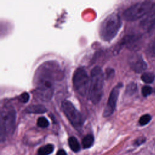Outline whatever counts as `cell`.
<instances>
[{"label": "cell", "instance_id": "1", "mask_svg": "<svg viewBox=\"0 0 155 155\" xmlns=\"http://www.w3.org/2000/svg\"><path fill=\"white\" fill-rule=\"evenodd\" d=\"M57 65L48 62L43 64L37 70L35 74L36 94L42 100H49L53 94V81L59 78V72Z\"/></svg>", "mask_w": 155, "mask_h": 155}, {"label": "cell", "instance_id": "2", "mask_svg": "<svg viewBox=\"0 0 155 155\" xmlns=\"http://www.w3.org/2000/svg\"><path fill=\"white\" fill-rule=\"evenodd\" d=\"M122 26L120 16L113 13L106 16L101 22L99 27V35L102 40L110 42L117 35Z\"/></svg>", "mask_w": 155, "mask_h": 155}, {"label": "cell", "instance_id": "3", "mask_svg": "<svg viewBox=\"0 0 155 155\" xmlns=\"http://www.w3.org/2000/svg\"><path fill=\"white\" fill-rule=\"evenodd\" d=\"M104 75L100 67H94L91 71L89 99L93 104L98 103L103 94Z\"/></svg>", "mask_w": 155, "mask_h": 155}, {"label": "cell", "instance_id": "4", "mask_svg": "<svg viewBox=\"0 0 155 155\" xmlns=\"http://www.w3.org/2000/svg\"><path fill=\"white\" fill-rule=\"evenodd\" d=\"M153 8V4L150 1L138 2L125 10L123 18L127 21H134L148 14Z\"/></svg>", "mask_w": 155, "mask_h": 155}, {"label": "cell", "instance_id": "5", "mask_svg": "<svg viewBox=\"0 0 155 155\" xmlns=\"http://www.w3.org/2000/svg\"><path fill=\"white\" fill-rule=\"evenodd\" d=\"M16 114L14 108L10 106L4 107L1 112V139L11 134L15 129Z\"/></svg>", "mask_w": 155, "mask_h": 155}, {"label": "cell", "instance_id": "6", "mask_svg": "<svg viewBox=\"0 0 155 155\" xmlns=\"http://www.w3.org/2000/svg\"><path fill=\"white\" fill-rule=\"evenodd\" d=\"M72 82L73 88L78 93L82 96L88 94L90 78L84 68L79 67L74 71Z\"/></svg>", "mask_w": 155, "mask_h": 155}, {"label": "cell", "instance_id": "7", "mask_svg": "<svg viewBox=\"0 0 155 155\" xmlns=\"http://www.w3.org/2000/svg\"><path fill=\"white\" fill-rule=\"evenodd\" d=\"M62 108L65 115L72 125L77 129L80 128L83 124L82 117L72 103L69 101H64L62 102Z\"/></svg>", "mask_w": 155, "mask_h": 155}, {"label": "cell", "instance_id": "8", "mask_svg": "<svg viewBox=\"0 0 155 155\" xmlns=\"http://www.w3.org/2000/svg\"><path fill=\"white\" fill-rule=\"evenodd\" d=\"M122 87V84H118L117 85L115 86L110 92L107 104L104 108L103 116L104 117H108L111 115L115 109L116 101L117 100L119 93V89Z\"/></svg>", "mask_w": 155, "mask_h": 155}, {"label": "cell", "instance_id": "9", "mask_svg": "<svg viewBox=\"0 0 155 155\" xmlns=\"http://www.w3.org/2000/svg\"><path fill=\"white\" fill-rule=\"evenodd\" d=\"M131 69L136 73H141L147 69V65L141 55L134 54L131 55L128 60Z\"/></svg>", "mask_w": 155, "mask_h": 155}, {"label": "cell", "instance_id": "10", "mask_svg": "<svg viewBox=\"0 0 155 155\" xmlns=\"http://www.w3.org/2000/svg\"><path fill=\"white\" fill-rule=\"evenodd\" d=\"M155 24V12L153 10H151L148 14H147L140 22L141 27L146 30H151Z\"/></svg>", "mask_w": 155, "mask_h": 155}, {"label": "cell", "instance_id": "11", "mask_svg": "<svg viewBox=\"0 0 155 155\" xmlns=\"http://www.w3.org/2000/svg\"><path fill=\"white\" fill-rule=\"evenodd\" d=\"M140 40V36L137 35H130L126 36L123 40L122 41V43L124 45H127L129 48H133L135 45L139 42Z\"/></svg>", "mask_w": 155, "mask_h": 155}, {"label": "cell", "instance_id": "12", "mask_svg": "<svg viewBox=\"0 0 155 155\" xmlns=\"http://www.w3.org/2000/svg\"><path fill=\"white\" fill-rule=\"evenodd\" d=\"M25 110L30 113H43L46 111V108L42 105H32L28 106Z\"/></svg>", "mask_w": 155, "mask_h": 155}, {"label": "cell", "instance_id": "13", "mask_svg": "<svg viewBox=\"0 0 155 155\" xmlns=\"http://www.w3.org/2000/svg\"><path fill=\"white\" fill-rule=\"evenodd\" d=\"M68 144L70 148L73 151L78 152L80 150V145L76 137H70L68 139Z\"/></svg>", "mask_w": 155, "mask_h": 155}, {"label": "cell", "instance_id": "14", "mask_svg": "<svg viewBox=\"0 0 155 155\" xmlns=\"http://www.w3.org/2000/svg\"><path fill=\"white\" fill-rule=\"evenodd\" d=\"M53 151V146L51 144L46 145L38 150V155H48Z\"/></svg>", "mask_w": 155, "mask_h": 155}, {"label": "cell", "instance_id": "15", "mask_svg": "<svg viewBox=\"0 0 155 155\" xmlns=\"http://www.w3.org/2000/svg\"><path fill=\"white\" fill-rule=\"evenodd\" d=\"M94 142V137L92 135L88 134L85 136L82 139V146L84 148H88L91 147Z\"/></svg>", "mask_w": 155, "mask_h": 155}, {"label": "cell", "instance_id": "16", "mask_svg": "<svg viewBox=\"0 0 155 155\" xmlns=\"http://www.w3.org/2000/svg\"><path fill=\"white\" fill-rule=\"evenodd\" d=\"M154 78H155L154 74L150 72L143 73L141 76L142 81L147 84H150L153 82L154 80Z\"/></svg>", "mask_w": 155, "mask_h": 155}, {"label": "cell", "instance_id": "17", "mask_svg": "<svg viewBox=\"0 0 155 155\" xmlns=\"http://www.w3.org/2000/svg\"><path fill=\"white\" fill-rule=\"evenodd\" d=\"M147 51L149 55L152 57H155V38L149 44Z\"/></svg>", "mask_w": 155, "mask_h": 155}, {"label": "cell", "instance_id": "18", "mask_svg": "<svg viewBox=\"0 0 155 155\" xmlns=\"http://www.w3.org/2000/svg\"><path fill=\"white\" fill-rule=\"evenodd\" d=\"M48 124H49V123H48V120L44 117H39L37 120L38 126H39V127H41V128H46L48 126Z\"/></svg>", "mask_w": 155, "mask_h": 155}, {"label": "cell", "instance_id": "19", "mask_svg": "<svg viewBox=\"0 0 155 155\" xmlns=\"http://www.w3.org/2000/svg\"><path fill=\"white\" fill-rule=\"evenodd\" d=\"M151 119V117L149 114H144L140 117L139 122L141 125H145L147 124Z\"/></svg>", "mask_w": 155, "mask_h": 155}, {"label": "cell", "instance_id": "20", "mask_svg": "<svg viewBox=\"0 0 155 155\" xmlns=\"http://www.w3.org/2000/svg\"><path fill=\"white\" fill-rule=\"evenodd\" d=\"M136 90H137L136 84L134 83H131L128 85L126 89V91L128 94H132L136 91Z\"/></svg>", "mask_w": 155, "mask_h": 155}, {"label": "cell", "instance_id": "21", "mask_svg": "<svg viewBox=\"0 0 155 155\" xmlns=\"http://www.w3.org/2000/svg\"><path fill=\"white\" fill-rule=\"evenodd\" d=\"M152 93V88L150 86L145 85L143 86L142 88V94L144 97L149 96Z\"/></svg>", "mask_w": 155, "mask_h": 155}, {"label": "cell", "instance_id": "22", "mask_svg": "<svg viewBox=\"0 0 155 155\" xmlns=\"http://www.w3.org/2000/svg\"><path fill=\"white\" fill-rule=\"evenodd\" d=\"M30 96L29 94L27 93V92H24L23 93H22L20 96H19V100L21 102H23V103H25L27 102L29 100Z\"/></svg>", "mask_w": 155, "mask_h": 155}, {"label": "cell", "instance_id": "23", "mask_svg": "<svg viewBox=\"0 0 155 155\" xmlns=\"http://www.w3.org/2000/svg\"><path fill=\"white\" fill-rule=\"evenodd\" d=\"M145 137H139V138H138L137 139H136V140H135L134 144L136 145H139L145 142Z\"/></svg>", "mask_w": 155, "mask_h": 155}, {"label": "cell", "instance_id": "24", "mask_svg": "<svg viewBox=\"0 0 155 155\" xmlns=\"http://www.w3.org/2000/svg\"><path fill=\"white\" fill-rule=\"evenodd\" d=\"M56 155H67V154L66 152L64 150H59L58 151Z\"/></svg>", "mask_w": 155, "mask_h": 155}, {"label": "cell", "instance_id": "25", "mask_svg": "<svg viewBox=\"0 0 155 155\" xmlns=\"http://www.w3.org/2000/svg\"><path fill=\"white\" fill-rule=\"evenodd\" d=\"M154 12H155V8H154Z\"/></svg>", "mask_w": 155, "mask_h": 155}]
</instances>
